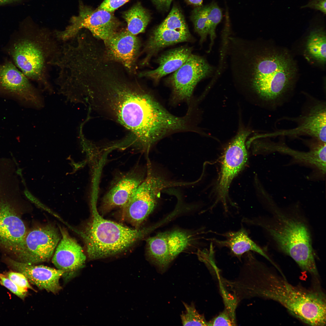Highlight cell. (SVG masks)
Segmentation results:
<instances>
[{"instance_id": "cell-1", "label": "cell", "mask_w": 326, "mask_h": 326, "mask_svg": "<svg viewBox=\"0 0 326 326\" xmlns=\"http://www.w3.org/2000/svg\"><path fill=\"white\" fill-rule=\"evenodd\" d=\"M107 76L95 77L87 101L130 130L140 150H149L170 132L173 115L140 87Z\"/></svg>"}, {"instance_id": "cell-2", "label": "cell", "mask_w": 326, "mask_h": 326, "mask_svg": "<svg viewBox=\"0 0 326 326\" xmlns=\"http://www.w3.org/2000/svg\"><path fill=\"white\" fill-rule=\"evenodd\" d=\"M235 81L255 105L275 110L292 97L295 68L291 60L280 53H263L251 41L239 39L231 49Z\"/></svg>"}, {"instance_id": "cell-3", "label": "cell", "mask_w": 326, "mask_h": 326, "mask_svg": "<svg viewBox=\"0 0 326 326\" xmlns=\"http://www.w3.org/2000/svg\"><path fill=\"white\" fill-rule=\"evenodd\" d=\"M240 288L244 298L257 297L272 300L309 325H326V296L322 291L292 285L284 276L279 275L257 259L248 265Z\"/></svg>"}, {"instance_id": "cell-4", "label": "cell", "mask_w": 326, "mask_h": 326, "mask_svg": "<svg viewBox=\"0 0 326 326\" xmlns=\"http://www.w3.org/2000/svg\"><path fill=\"white\" fill-rule=\"evenodd\" d=\"M264 205L269 215L244 217L242 222L260 227L277 250L291 257L302 270L317 278L311 230L299 205L281 207L269 195Z\"/></svg>"}, {"instance_id": "cell-5", "label": "cell", "mask_w": 326, "mask_h": 326, "mask_svg": "<svg viewBox=\"0 0 326 326\" xmlns=\"http://www.w3.org/2000/svg\"><path fill=\"white\" fill-rule=\"evenodd\" d=\"M59 41L43 29H24L12 36L4 49L29 79L51 94L53 91L48 78V66L60 50Z\"/></svg>"}, {"instance_id": "cell-6", "label": "cell", "mask_w": 326, "mask_h": 326, "mask_svg": "<svg viewBox=\"0 0 326 326\" xmlns=\"http://www.w3.org/2000/svg\"><path fill=\"white\" fill-rule=\"evenodd\" d=\"M95 200H92L90 220L79 232L89 258H100L121 253L145 234L142 230L133 229L103 218L98 211Z\"/></svg>"}, {"instance_id": "cell-7", "label": "cell", "mask_w": 326, "mask_h": 326, "mask_svg": "<svg viewBox=\"0 0 326 326\" xmlns=\"http://www.w3.org/2000/svg\"><path fill=\"white\" fill-rule=\"evenodd\" d=\"M145 178L123 208L128 221L138 228L153 211L162 191L175 186L181 182L169 181L158 174L148 161Z\"/></svg>"}, {"instance_id": "cell-8", "label": "cell", "mask_w": 326, "mask_h": 326, "mask_svg": "<svg viewBox=\"0 0 326 326\" xmlns=\"http://www.w3.org/2000/svg\"><path fill=\"white\" fill-rule=\"evenodd\" d=\"M120 24L112 12L80 5L78 14L73 17L65 29L56 31L60 41L65 42L74 38L82 29H88L94 36L104 41L118 31Z\"/></svg>"}, {"instance_id": "cell-9", "label": "cell", "mask_w": 326, "mask_h": 326, "mask_svg": "<svg viewBox=\"0 0 326 326\" xmlns=\"http://www.w3.org/2000/svg\"><path fill=\"white\" fill-rule=\"evenodd\" d=\"M251 133L249 128L240 126L225 151L217 185L216 201L222 203L225 211L228 210V193L230 184L247 162L248 157L245 142Z\"/></svg>"}, {"instance_id": "cell-10", "label": "cell", "mask_w": 326, "mask_h": 326, "mask_svg": "<svg viewBox=\"0 0 326 326\" xmlns=\"http://www.w3.org/2000/svg\"><path fill=\"white\" fill-rule=\"evenodd\" d=\"M11 60L0 62V95L11 97L36 109L44 106L43 97Z\"/></svg>"}, {"instance_id": "cell-11", "label": "cell", "mask_w": 326, "mask_h": 326, "mask_svg": "<svg viewBox=\"0 0 326 326\" xmlns=\"http://www.w3.org/2000/svg\"><path fill=\"white\" fill-rule=\"evenodd\" d=\"M300 114L294 117L286 118L296 124L295 128L278 132L279 135L292 138L306 136L326 143V103L308 94Z\"/></svg>"}, {"instance_id": "cell-12", "label": "cell", "mask_w": 326, "mask_h": 326, "mask_svg": "<svg viewBox=\"0 0 326 326\" xmlns=\"http://www.w3.org/2000/svg\"><path fill=\"white\" fill-rule=\"evenodd\" d=\"M61 235L51 225L33 228L27 232L22 249L15 260L34 264L48 261L61 239Z\"/></svg>"}, {"instance_id": "cell-13", "label": "cell", "mask_w": 326, "mask_h": 326, "mask_svg": "<svg viewBox=\"0 0 326 326\" xmlns=\"http://www.w3.org/2000/svg\"><path fill=\"white\" fill-rule=\"evenodd\" d=\"M213 70V68L204 58L191 54L167 79L172 89L173 99L189 100L198 82L210 75Z\"/></svg>"}, {"instance_id": "cell-14", "label": "cell", "mask_w": 326, "mask_h": 326, "mask_svg": "<svg viewBox=\"0 0 326 326\" xmlns=\"http://www.w3.org/2000/svg\"><path fill=\"white\" fill-rule=\"evenodd\" d=\"M27 233L15 208L0 198V246L16 258L22 249Z\"/></svg>"}, {"instance_id": "cell-15", "label": "cell", "mask_w": 326, "mask_h": 326, "mask_svg": "<svg viewBox=\"0 0 326 326\" xmlns=\"http://www.w3.org/2000/svg\"><path fill=\"white\" fill-rule=\"evenodd\" d=\"M146 174L136 168L120 175L104 195L103 208L107 210L116 207L123 209L144 180Z\"/></svg>"}, {"instance_id": "cell-16", "label": "cell", "mask_w": 326, "mask_h": 326, "mask_svg": "<svg viewBox=\"0 0 326 326\" xmlns=\"http://www.w3.org/2000/svg\"><path fill=\"white\" fill-rule=\"evenodd\" d=\"M61 237L52 259L53 264L64 272L62 276L72 275L83 266L86 260L81 246L70 236L67 230L59 227Z\"/></svg>"}, {"instance_id": "cell-17", "label": "cell", "mask_w": 326, "mask_h": 326, "mask_svg": "<svg viewBox=\"0 0 326 326\" xmlns=\"http://www.w3.org/2000/svg\"><path fill=\"white\" fill-rule=\"evenodd\" d=\"M5 260L11 268L23 274L30 283L40 289L54 293L61 289L59 280L64 274L63 271L44 265L25 263L10 258H6Z\"/></svg>"}, {"instance_id": "cell-18", "label": "cell", "mask_w": 326, "mask_h": 326, "mask_svg": "<svg viewBox=\"0 0 326 326\" xmlns=\"http://www.w3.org/2000/svg\"><path fill=\"white\" fill-rule=\"evenodd\" d=\"M104 42L107 58L120 63L130 71L140 47L139 41L136 35L127 30L118 31Z\"/></svg>"}, {"instance_id": "cell-19", "label": "cell", "mask_w": 326, "mask_h": 326, "mask_svg": "<svg viewBox=\"0 0 326 326\" xmlns=\"http://www.w3.org/2000/svg\"><path fill=\"white\" fill-rule=\"evenodd\" d=\"M220 235L223 236L225 239H210L213 244L218 247L228 248L232 255L239 259L248 252H256L267 260L276 268L278 267L266 251L251 239L248 231L243 226L237 231L227 232Z\"/></svg>"}, {"instance_id": "cell-20", "label": "cell", "mask_w": 326, "mask_h": 326, "mask_svg": "<svg viewBox=\"0 0 326 326\" xmlns=\"http://www.w3.org/2000/svg\"><path fill=\"white\" fill-rule=\"evenodd\" d=\"M191 48L181 47L168 51L157 60L159 64L156 69L141 73L140 77H148L158 82L163 76L175 72L187 61L192 54Z\"/></svg>"}, {"instance_id": "cell-21", "label": "cell", "mask_w": 326, "mask_h": 326, "mask_svg": "<svg viewBox=\"0 0 326 326\" xmlns=\"http://www.w3.org/2000/svg\"><path fill=\"white\" fill-rule=\"evenodd\" d=\"M191 39L189 32H179L157 27L144 48L146 56L142 62V65L147 64L153 56L164 48L177 43L189 41Z\"/></svg>"}, {"instance_id": "cell-22", "label": "cell", "mask_w": 326, "mask_h": 326, "mask_svg": "<svg viewBox=\"0 0 326 326\" xmlns=\"http://www.w3.org/2000/svg\"><path fill=\"white\" fill-rule=\"evenodd\" d=\"M146 242L148 257L159 270L163 271L172 261L168 247L167 232L160 233L150 237Z\"/></svg>"}, {"instance_id": "cell-23", "label": "cell", "mask_w": 326, "mask_h": 326, "mask_svg": "<svg viewBox=\"0 0 326 326\" xmlns=\"http://www.w3.org/2000/svg\"><path fill=\"white\" fill-rule=\"evenodd\" d=\"M123 15L127 24V30L135 35L145 31L150 19L149 13L140 3L123 12Z\"/></svg>"}, {"instance_id": "cell-24", "label": "cell", "mask_w": 326, "mask_h": 326, "mask_svg": "<svg viewBox=\"0 0 326 326\" xmlns=\"http://www.w3.org/2000/svg\"><path fill=\"white\" fill-rule=\"evenodd\" d=\"M306 48L313 58L322 63L325 62L326 38L323 29H316L311 31L308 38Z\"/></svg>"}, {"instance_id": "cell-25", "label": "cell", "mask_w": 326, "mask_h": 326, "mask_svg": "<svg viewBox=\"0 0 326 326\" xmlns=\"http://www.w3.org/2000/svg\"><path fill=\"white\" fill-rule=\"evenodd\" d=\"M167 232L170 254L172 261L189 245L191 236L187 232L179 230Z\"/></svg>"}, {"instance_id": "cell-26", "label": "cell", "mask_w": 326, "mask_h": 326, "mask_svg": "<svg viewBox=\"0 0 326 326\" xmlns=\"http://www.w3.org/2000/svg\"><path fill=\"white\" fill-rule=\"evenodd\" d=\"M207 7L208 5L196 7L193 10L191 15L194 29L200 36V42L201 43L206 40L209 34Z\"/></svg>"}, {"instance_id": "cell-27", "label": "cell", "mask_w": 326, "mask_h": 326, "mask_svg": "<svg viewBox=\"0 0 326 326\" xmlns=\"http://www.w3.org/2000/svg\"><path fill=\"white\" fill-rule=\"evenodd\" d=\"M158 27L179 32H189L183 15L176 6L173 7L167 18Z\"/></svg>"}, {"instance_id": "cell-28", "label": "cell", "mask_w": 326, "mask_h": 326, "mask_svg": "<svg viewBox=\"0 0 326 326\" xmlns=\"http://www.w3.org/2000/svg\"><path fill=\"white\" fill-rule=\"evenodd\" d=\"M207 17L209 28V34L210 40L209 50L210 52L216 37V28L222 18V9L214 1L208 5Z\"/></svg>"}, {"instance_id": "cell-29", "label": "cell", "mask_w": 326, "mask_h": 326, "mask_svg": "<svg viewBox=\"0 0 326 326\" xmlns=\"http://www.w3.org/2000/svg\"><path fill=\"white\" fill-rule=\"evenodd\" d=\"M183 303L185 310L181 317L183 326H207L208 322L204 316L199 313L193 303L190 305L184 302Z\"/></svg>"}, {"instance_id": "cell-30", "label": "cell", "mask_w": 326, "mask_h": 326, "mask_svg": "<svg viewBox=\"0 0 326 326\" xmlns=\"http://www.w3.org/2000/svg\"><path fill=\"white\" fill-rule=\"evenodd\" d=\"M235 316L224 309L217 316L207 322V326L236 325Z\"/></svg>"}, {"instance_id": "cell-31", "label": "cell", "mask_w": 326, "mask_h": 326, "mask_svg": "<svg viewBox=\"0 0 326 326\" xmlns=\"http://www.w3.org/2000/svg\"><path fill=\"white\" fill-rule=\"evenodd\" d=\"M0 283L23 300L27 295V289L19 286L5 275L1 273H0Z\"/></svg>"}, {"instance_id": "cell-32", "label": "cell", "mask_w": 326, "mask_h": 326, "mask_svg": "<svg viewBox=\"0 0 326 326\" xmlns=\"http://www.w3.org/2000/svg\"><path fill=\"white\" fill-rule=\"evenodd\" d=\"M19 286L26 289L34 290L26 277L22 273L17 271H9L5 275Z\"/></svg>"}, {"instance_id": "cell-33", "label": "cell", "mask_w": 326, "mask_h": 326, "mask_svg": "<svg viewBox=\"0 0 326 326\" xmlns=\"http://www.w3.org/2000/svg\"><path fill=\"white\" fill-rule=\"evenodd\" d=\"M130 0H104L98 9L112 12Z\"/></svg>"}, {"instance_id": "cell-34", "label": "cell", "mask_w": 326, "mask_h": 326, "mask_svg": "<svg viewBox=\"0 0 326 326\" xmlns=\"http://www.w3.org/2000/svg\"><path fill=\"white\" fill-rule=\"evenodd\" d=\"M301 8H309L321 12L324 15L326 12V0H310Z\"/></svg>"}, {"instance_id": "cell-35", "label": "cell", "mask_w": 326, "mask_h": 326, "mask_svg": "<svg viewBox=\"0 0 326 326\" xmlns=\"http://www.w3.org/2000/svg\"><path fill=\"white\" fill-rule=\"evenodd\" d=\"M173 0H152L157 8L161 10H167Z\"/></svg>"}, {"instance_id": "cell-36", "label": "cell", "mask_w": 326, "mask_h": 326, "mask_svg": "<svg viewBox=\"0 0 326 326\" xmlns=\"http://www.w3.org/2000/svg\"><path fill=\"white\" fill-rule=\"evenodd\" d=\"M189 4L193 5L196 7L201 6L202 5L203 0H186Z\"/></svg>"}, {"instance_id": "cell-37", "label": "cell", "mask_w": 326, "mask_h": 326, "mask_svg": "<svg viewBox=\"0 0 326 326\" xmlns=\"http://www.w3.org/2000/svg\"><path fill=\"white\" fill-rule=\"evenodd\" d=\"M19 0H0V5L17 1Z\"/></svg>"}, {"instance_id": "cell-38", "label": "cell", "mask_w": 326, "mask_h": 326, "mask_svg": "<svg viewBox=\"0 0 326 326\" xmlns=\"http://www.w3.org/2000/svg\"><path fill=\"white\" fill-rule=\"evenodd\" d=\"M187 114L188 115V116H189V117H190V121H191V120H190L191 119H190V115H189V114H188V113H187ZM191 126H190V128L189 129V130H190V129H191Z\"/></svg>"}]
</instances>
